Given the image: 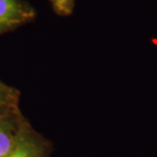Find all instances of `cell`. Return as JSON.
I'll return each mask as SVG.
<instances>
[{"instance_id": "obj_3", "label": "cell", "mask_w": 157, "mask_h": 157, "mask_svg": "<svg viewBox=\"0 0 157 157\" xmlns=\"http://www.w3.org/2000/svg\"><path fill=\"white\" fill-rule=\"evenodd\" d=\"M26 121L20 111L0 116V157L12 149Z\"/></svg>"}, {"instance_id": "obj_4", "label": "cell", "mask_w": 157, "mask_h": 157, "mask_svg": "<svg viewBox=\"0 0 157 157\" xmlns=\"http://www.w3.org/2000/svg\"><path fill=\"white\" fill-rule=\"evenodd\" d=\"M18 101L19 92L0 81V116L18 112Z\"/></svg>"}, {"instance_id": "obj_5", "label": "cell", "mask_w": 157, "mask_h": 157, "mask_svg": "<svg viewBox=\"0 0 157 157\" xmlns=\"http://www.w3.org/2000/svg\"><path fill=\"white\" fill-rule=\"evenodd\" d=\"M53 11L61 17L70 16L73 12L75 0H49Z\"/></svg>"}, {"instance_id": "obj_1", "label": "cell", "mask_w": 157, "mask_h": 157, "mask_svg": "<svg viewBox=\"0 0 157 157\" xmlns=\"http://www.w3.org/2000/svg\"><path fill=\"white\" fill-rule=\"evenodd\" d=\"M52 144L25 121L11 151L5 157H50Z\"/></svg>"}, {"instance_id": "obj_2", "label": "cell", "mask_w": 157, "mask_h": 157, "mask_svg": "<svg viewBox=\"0 0 157 157\" xmlns=\"http://www.w3.org/2000/svg\"><path fill=\"white\" fill-rule=\"evenodd\" d=\"M36 17L33 6L25 0H0V35L33 22Z\"/></svg>"}]
</instances>
